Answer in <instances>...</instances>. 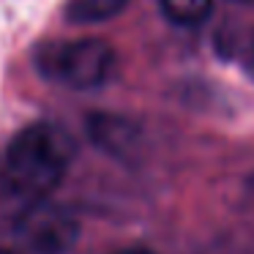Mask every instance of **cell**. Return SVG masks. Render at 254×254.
Instances as JSON below:
<instances>
[{
	"mask_svg": "<svg viewBox=\"0 0 254 254\" xmlns=\"http://www.w3.org/2000/svg\"><path fill=\"white\" fill-rule=\"evenodd\" d=\"M74 153L77 145L66 128L55 123H30L6 145L0 172L17 197L39 202L66 178Z\"/></svg>",
	"mask_w": 254,
	"mask_h": 254,
	"instance_id": "cell-1",
	"label": "cell"
},
{
	"mask_svg": "<svg viewBox=\"0 0 254 254\" xmlns=\"http://www.w3.org/2000/svg\"><path fill=\"white\" fill-rule=\"evenodd\" d=\"M33 66L47 82H58L71 90H93L110 79L115 52L104 39L50 41L36 47Z\"/></svg>",
	"mask_w": 254,
	"mask_h": 254,
	"instance_id": "cell-2",
	"label": "cell"
},
{
	"mask_svg": "<svg viewBox=\"0 0 254 254\" xmlns=\"http://www.w3.org/2000/svg\"><path fill=\"white\" fill-rule=\"evenodd\" d=\"M14 235L25 254H68L79 238V221L63 205L39 199L28 202L14 224Z\"/></svg>",
	"mask_w": 254,
	"mask_h": 254,
	"instance_id": "cell-3",
	"label": "cell"
},
{
	"mask_svg": "<svg viewBox=\"0 0 254 254\" xmlns=\"http://www.w3.org/2000/svg\"><path fill=\"white\" fill-rule=\"evenodd\" d=\"M88 131L99 148L110 150V153H128L134 142V126L123 118L115 115H90Z\"/></svg>",
	"mask_w": 254,
	"mask_h": 254,
	"instance_id": "cell-4",
	"label": "cell"
},
{
	"mask_svg": "<svg viewBox=\"0 0 254 254\" xmlns=\"http://www.w3.org/2000/svg\"><path fill=\"white\" fill-rule=\"evenodd\" d=\"M126 6L128 0H66L63 17L71 25H99L118 17Z\"/></svg>",
	"mask_w": 254,
	"mask_h": 254,
	"instance_id": "cell-5",
	"label": "cell"
},
{
	"mask_svg": "<svg viewBox=\"0 0 254 254\" xmlns=\"http://www.w3.org/2000/svg\"><path fill=\"white\" fill-rule=\"evenodd\" d=\"M164 19L178 28H197L213 11V0H159Z\"/></svg>",
	"mask_w": 254,
	"mask_h": 254,
	"instance_id": "cell-6",
	"label": "cell"
},
{
	"mask_svg": "<svg viewBox=\"0 0 254 254\" xmlns=\"http://www.w3.org/2000/svg\"><path fill=\"white\" fill-rule=\"evenodd\" d=\"M115 254H156V252H150V249H145V246H131V249H121V252H115Z\"/></svg>",
	"mask_w": 254,
	"mask_h": 254,
	"instance_id": "cell-7",
	"label": "cell"
},
{
	"mask_svg": "<svg viewBox=\"0 0 254 254\" xmlns=\"http://www.w3.org/2000/svg\"><path fill=\"white\" fill-rule=\"evenodd\" d=\"M0 254H14V252H3V249H0Z\"/></svg>",
	"mask_w": 254,
	"mask_h": 254,
	"instance_id": "cell-8",
	"label": "cell"
},
{
	"mask_svg": "<svg viewBox=\"0 0 254 254\" xmlns=\"http://www.w3.org/2000/svg\"><path fill=\"white\" fill-rule=\"evenodd\" d=\"M252 61H254V44H252Z\"/></svg>",
	"mask_w": 254,
	"mask_h": 254,
	"instance_id": "cell-9",
	"label": "cell"
}]
</instances>
